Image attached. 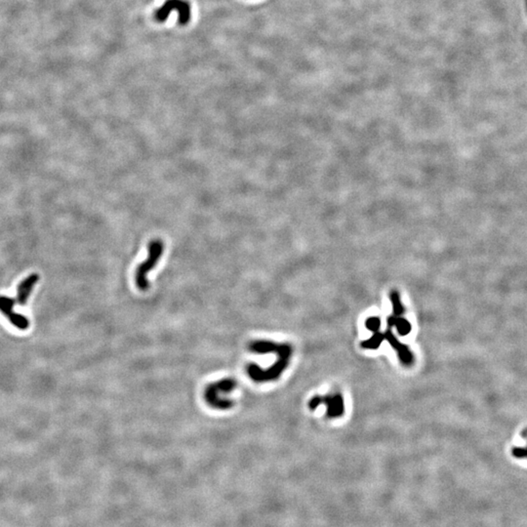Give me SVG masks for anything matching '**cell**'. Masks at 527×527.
Listing matches in <instances>:
<instances>
[{
  "instance_id": "cell-1",
  "label": "cell",
  "mask_w": 527,
  "mask_h": 527,
  "mask_svg": "<svg viewBox=\"0 0 527 527\" xmlns=\"http://www.w3.org/2000/svg\"><path fill=\"white\" fill-rule=\"evenodd\" d=\"M165 244L159 239H152L148 244V257L138 266L135 272V282L141 291H147L150 288L149 275L156 267L164 253Z\"/></svg>"
},
{
  "instance_id": "cell-2",
  "label": "cell",
  "mask_w": 527,
  "mask_h": 527,
  "mask_svg": "<svg viewBox=\"0 0 527 527\" xmlns=\"http://www.w3.org/2000/svg\"><path fill=\"white\" fill-rule=\"evenodd\" d=\"M171 11L179 14V24L186 25L191 20V6L184 0H167L156 12L154 18L157 22H165Z\"/></svg>"
},
{
  "instance_id": "cell-3",
  "label": "cell",
  "mask_w": 527,
  "mask_h": 527,
  "mask_svg": "<svg viewBox=\"0 0 527 527\" xmlns=\"http://www.w3.org/2000/svg\"><path fill=\"white\" fill-rule=\"evenodd\" d=\"M16 300L7 296H0V312L6 316L9 321L21 330H25L29 326V321L25 316L14 313L13 308Z\"/></svg>"
},
{
  "instance_id": "cell-4",
  "label": "cell",
  "mask_w": 527,
  "mask_h": 527,
  "mask_svg": "<svg viewBox=\"0 0 527 527\" xmlns=\"http://www.w3.org/2000/svg\"><path fill=\"white\" fill-rule=\"evenodd\" d=\"M38 280H39V276L37 274H31L19 284L18 292H17V299H16V302L19 305L25 306L26 304V301L28 300L30 293Z\"/></svg>"
},
{
  "instance_id": "cell-5",
  "label": "cell",
  "mask_w": 527,
  "mask_h": 527,
  "mask_svg": "<svg viewBox=\"0 0 527 527\" xmlns=\"http://www.w3.org/2000/svg\"><path fill=\"white\" fill-rule=\"evenodd\" d=\"M513 454L518 458H527V447H517L513 450Z\"/></svg>"
}]
</instances>
